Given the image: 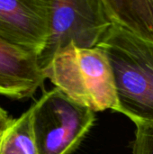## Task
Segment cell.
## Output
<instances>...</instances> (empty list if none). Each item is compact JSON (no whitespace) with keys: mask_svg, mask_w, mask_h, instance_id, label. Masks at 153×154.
I'll use <instances>...</instances> for the list:
<instances>
[{"mask_svg":"<svg viewBox=\"0 0 153 154\" xmlns=\"http://www.w3.org/2000/svg\"><path fill=\"white\" fill-rule=\"evenodd\" d=\"M112 68L119 113L135 125L153 122V44L112 24L97 44Z\"/></svg>","mask_w":153,"mask_h":154,"instance_id":"obj_1","label":"cell"},{"mask_svg":"<svg viewBox=\"0 0 153 154\" xmlns=\"http://www.w3.org/2000/svg\"><path fill=\"white\" fill-rule=\"evenodd\" d=\"M45 79L78 105L94 113L119 112L115 79L106 52L69 44L59 50L42 69Z\"/></svg>","mask_w":153,"mask_h":154,"instance_id":"obj_2","label":"cell"},{"mask_svg":"<svg viewBox=\"0 0 153 154\" xmlns=\"http://www.w3.org/2000/svg\"><path fill=\"white\" fill-rule=\"evenodd\" d=\"M32 126L38 154H70L96 121L83 107L54 88L32 106Z\"/></svg>","mask_w":153,"mask_h":154,"instance_id":"obj_3","label":"cell"},{"mask_svg":"<svg viewBox=\"0 0 153 154\" xmlns=\"http://www.w3.org/2000/svg\"><path fill=\"white\" fill-rule=\"evenodd\" d=\"M110 25L102 0H49L48 36L38 55L41 69L69 44L81 49L96 47Z\"/></svg>","mask_w":153,"mask_h":154,"instance_id":"obj_4","label":"cell"},{"mask_svg":"<svg viewBox=\"0 0 153 154\" xmlns=\"http://www.w3.org/2000/svg\"><path fill=\"white\" fill-rule=\"evenodd\" d=\"M49 31V0H0V39L38 55Z\"/></svg>","mask_w":153,"mask_h":154,"instance_id":"obj_5","label":"cell"},{"mask_svg":"<svg viewBox=\"0 0 153 154\" xmlns=\"http://www.w3.org/2000/svg\"><path fill=\"white\" fill-rule=\"evenodd\" d=\"M44 81L36 54L0 39V96L31 97Z\"/></svg>","mask_w":153,"mask_h":154,"instance_id":"obj_6","label":"cell"},{"mask_svg":"<svg viewBox=\"0 0 153 154\" xmlns=\"http://www.w3.org/2000/svg\"><path fill=\"white\" fill-rule=\"evenodd\" d=\"M112 24L153 44V0H102Z\"/></svg>","mask_w":153,"mask_h":154,"instance_id":"obj_7","label":"cell"},{"mask_svg":"<svg viewBox=\"0 0 153 154\" xmlns=\"http://www.w3.org/2000/svg\"><path fill=\"white\" fill-rule=\"evenodd\" d=\"M0 154H38L35 146L32 108L14 119L0 141Z\"/></svg>","mask_w":153,"mask_h":154,"instance_id":"obj_8","label":"cell"},{"mask_svg":"<svg viewBox=\"0 0 153 154\" xmlns=\"http://www.w3.org/2000/svg\"><path fill=\"white\" fill-rule=\"evenodd\" d=\"M133 142V154H153V122L138 124Z\"/></svg>","mask_w":153,"mask_h":154,"instance_id":"obj_9","label":"cell"},{"mask_svg":"<svg viewBox=\"0 0 153 154\" xmlns=\"http://www.w3.org/2000/svg\"><path fill=\"white\" fill-rule=\"evenodd\" d=\"M14 118L8 114L6 110H5L3 107L0 106V141L2 139V136L7 127L11 125Z\"/></svg>","mask_w":153,"mask_h":154,"instance_id":"obj_10","label":"cell"}]
</instances>
